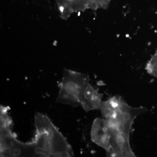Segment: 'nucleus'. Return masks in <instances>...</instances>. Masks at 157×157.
<instances>
[{
	"mask_svg": "<svg viewBox=\"0 0 157 157\" xmlns=\"http://www.w3.org/2000/svg\"><path fill=\"white\" fill-rule=\"evenodd\" d=\"M35 124V138L23 143V156H74L72 147L47 116L37 113Z\"/></svg>",
	"mask_w": 157,
	"mask_h": 157,
	"instance_id": "nucleus-1",
	"label": "nucleus"
},
{
	"mask_svg": "<svg viewBox=\"0 0 157 157\" xmlns=\"http://www.w3.org/2000/svg\"><path fill=\"white\" fill-rule=\"evenodd\" d=\"M89 81L86 74L65 69L56 103L72 106L80 105L82 94Z\"/></svg>",
	"mask_w": 157,
	"mask_h": 157,
	"instance_id": "nucleus-2",
	"label": "nucleus"
},
{
	"mask_svg": "<svg viewBox=\"0 0 157 157\" xmlns=\"http://www.w3.org/2000/svg\"><path fill=\"white\" fill-rule=\"evenodd\" d=\"M91 137L94 143L104 149L107 153L108 152L110 135L105 119L97 118L94 121L91 132Z\"/></svg>",
	"mask_w": 157,
	"mask_h": 157,
	"instance_id": "nucleus-3",
	"label": "nucleus"
},
{
	"mask_svg": "<svg viewBox=\"0 0 157 157\" xmlns=\"http://www.w3.org/2000/svg\"><path fill=\"white\" fill-rule=\"evenodd\" d=\"M103 94H100L89 83L85 88L80 98L79 104L86 112L100 109Z\"/></svg>",
	"mask_w": 157,
	"mask_h": 157,
	"instance_id": "nucleus-4",
	"label": "nucleus"
},
{
	"mask_svg": "<svg viewBox=\"0 0 157 157\" xmlns=\"http://www.w3.org/2000/svg\"><path fill=\"white\" fill-rule=\"evenodd\" d=\"M117 108V96L111 97L106 101H102L100 110L105 119L115 116Z\"/></svg>",
	"mask_w": 157,
	"mask_h": 157,
	"instance_id": "nucleus-5",
	"label": "nucleus"
},
{
	"mask_svg": "<svg viewBox=\"0 0 157 157\" xmlns=\"http://www.w3.org/2000/svg\"><path fill=\"white\" fill-rule=\"evenodd\" d=\"M145 69L150 75L157 78V49L147 63Z\"/></svg>",
	"mask_w": 157,
	"mask_h": 157,
	"instance_id": "nucleus-6",
	"label": "nucleus"
},
{
	"mask_svg": "<svg viewBox=\"0 0 157 157\" xmlns=\"http://www.w3.org/2000/svg\"><path fill=\"white\" fill-rule=\"evenodd\" d=\"M90 3L92 10L106 9L108 8L111 0H88Z\"/></svg>",
	"mask_w": 157,
	"mask_h": 157,
	"instance_id": "nucleus-7",
	"label": "nucleus"
}]
</instances>
